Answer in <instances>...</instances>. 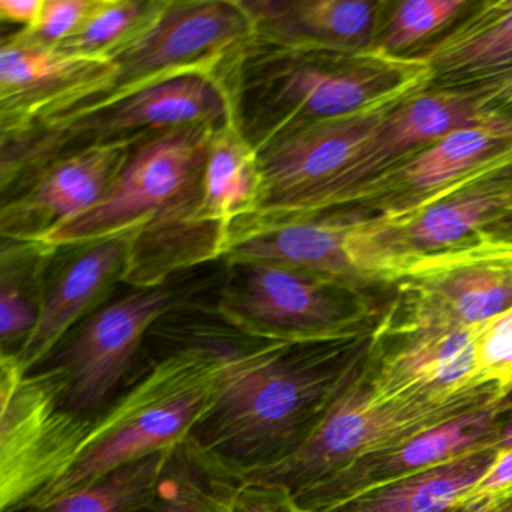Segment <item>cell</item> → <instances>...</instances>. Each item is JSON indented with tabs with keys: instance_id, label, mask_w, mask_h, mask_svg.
Here are the masks:
<instances>
[{
	"instance_id": "6da1fadb",
	"label": "cell",
	"mask_w": 512,
	"mask_h": 512,
	"mask_svg": "<svg viewBox=\"0 0 512 512\" xmlns=\"http://www.w3.org/2000/svg\"><path fill=\"white\" fill-rule=\"evenodd\" d=\"M217 131L188 125L137 143L106 199L41 244L76 247L134 232L122 286L139 289L220 262L229 232L202 214L206 164Z\"/></svg>"
},
{
	"instance_id": "7a4b0ae2",
	"label": "cell",
	"mask_w": 512,
	"mask_h": 512,
	"mask_svg": "<svg viewBox=\"0 0 512 512\" xmlns=\"http://www.w3.org/2000/svg\"><path fill=\"white\" fill-rule=\"evenodd\" d=\"M155 328L175 347L95 419L70 472L22 511L44 508L125 464L175 448L211 412L226 383L239 331L203 302L167 314Z\"/></svg>"
},
{
	"instance_id": "3957f363",
	"label": "cell",
	"mask_w": 512,
	"mask_h": 512,
	"mask_svg": "<svg viewBox=\"0 0 512 512\" xmlns=\"http://www.w3.org/2000/svg\"><path fill=\"white\" fill-rule=\"evenodd\" d=\"M364 340L292 344L239 332L223 391L191 437L242 476L280 463L361 364Z\"/></svg>"
},
{
	"instance_id": "277c9868",
	"label": "cell",
	"mask_w": 512,
	"mask_h": 512,
	"mask_svg": "<svg viewBox=\"0 0 512 512\" xmlns=\"http://www.w3.org/2000/svg\"><path fill=\"white\" fill-rule=\"evenodd\" d=\"M233 119L257 152L296 131L361 112L397 95L425 91L427 65L415 55L374 49L359 55L284 49L251 41L224 71Z\"/></svg>"
},
{
	"instance_id": "5b68a950",
	"label": "cell",
	"mask_w": 512,
	"mask_h": 512,
	"mask_svg": "<svg viewBox=\"0 0 512 512\" xmlns=\"http://www.w3.org/2000/svg\"><path fill=\"white\" fill-rule=\"evenodd\" d=\"M232 121V97L224 77H178L103 109L0 137V193H10L53 161L88 149L134 146L188 125L220 130Z\"/></svg>"
},
{
	"instance_id": "8992f818",
	"label": "cell",
	"mask_w": 512,
	"mask_h": 512,
	"mask_svg": "<svg viewBox=\"0 0 512 512\" xmlns=\"http://www.w3.org/2000/svg\"><path fill=\"white\" fill-rule=\"evenodd\" d=\"M382 286L394 302L371 340L473 326L512 307V227L394 263Z\"/></svg>"
},
{
	"instance_id": "52a82bcc",
	"label": "cell",
	"mask_w": 512,
	"mask_h": 512,
	"mask_svg": "<svg viewBox=\"0 0 512 512\" xmlns=\"http://www.w3.org/2000/svg\"><path fill=\"white\" fill-rule=\"evenodd\" d=\"M223 262L212 308L236 331L292 344L364 337L373 316L367 290L265 260Z\"/></svg>"
},
{
	"instance_id": "ba28073f",
	"label": "cell",
	"mask_w": 512,
	"mask_h": 512,
	"mask_svg": "<svg viewBox=\"0 0 512 512\" xmlns=\"http://www.w3.org/2000/svg\"><path fill=\"white\" fill-rule=\"evenodd\" d=\"M251 41L253 29L239 0H169L148 31L110 56L107 77L37 124L76 118L178 77H223Z\"/></svg>"
},
{
	"instance_id": "9c48e42d",
	"label": "cell",
	"mask_w": 512,
	"mask_h": 512,
	"mask_svg": "<svg viewBox=\"0 0 512 512\" xmlns=\"http://www.w3.org/2000/svg\"><path fill=\"white\" fill-rule=\"evenodd\" d=\"M359 365L304 445L280 463L245 473V484L275 485L295 496L367 458L395 451L425 431L502 403L475 400L445 406H374L368 395V368L361 370Z\"/></svg>"
},
{
	"instance_id": "30bf717a",
	"label": "cell",
	"mask_w": 512,
	"mask_h": 512,
	"mask_svg": "<svg viewBox=\"0 0 512 512\" xmlns=\"http://www.w3.org/2000/svg\"><path fill=\"white\" fill-rule=\"evenodd\" d=\"M56 368L25 374L14 353H0V512H19L70 472L95 419L64 406Z\"/></svg>"
},
{
	"instance_id": "8fae6325",
	"label": "cell",
	"mask_w": 512,
	"mask_h": 512,
	"mask_svg": "<svg viewBox=\"0 0 512 512\" xmlns=\"http://www.w3.org/2000/svg\"><path fill=\"white\" fill-rule=\"evenodd\" d=\"M208 287L205 281L176 277L161 286L128 287L86 317L40 365L62 374L64 406L77 415L97 419L152 328L167 314L200 302L197 295Z\"/></svg>"
},
{
	"instance_id": "7c38bea8",
	"label": "cell",
	"mask_w": 512,
	"mask_h": 512,
	"mask_svg": "<svg viewBox=\"0 0 512 512\" xmlns=\"http://www.w3.org/2000/svg\"><path fill=\"white\" fill-rule=\"evenodd\" d=\"M491 116L479 109L478 101L467 91L425 89L413 94L383 119L353 160L320 187L293 218L341 211L359 187L380 173L446 134L481 124Z\"/></svg>"
},
{
	"instance_id": "4fadbf2b",
	"label": "cell",
	"mask_w": 512,
	"mask_h": 512,
	"mask_svg": "<svg viewBox=\"0 0 512 512\" xmlns=\"http://www.w3.org/2000/svg\"><path fill=\"white\" fill-rule=\"evenodd\" d=\"M479 325L406 335L403 346L383 356L376 373L368 368L374 406H445L461 401H499L476 379Z\"/></svg>"
},
{
	"instance_id": "5bb4252c",
	"label": "cell",
	"mask_w": 512,
	"mask_h": 512,
	"mask_svg": "<svg viewBox=\"0 0 512 512\" xmlns=\"http://www.w3.org/2000/svg\"><path fill=\"white\" fill-rule=\"evenodd\" d=\"M131 145L101 146L53 161L2 196V241L43 242L106 199Z\"/></svg>"
},
{
	"instance_id": "9a60e30c",
	"label": "cell",
	"mask_w": 512,
	"mask_h": 512,
	"mask_svg": "<svg viewBox=\"0 0 512 512\" xmlns=\"http://www.w3.org/2000/svg\"><path fill=\"white\" fill-rule=\"evenodd\" d=\"M134 232L91 244L56 248L47 269L40 317L14 353L23 373L37 370L64 338L112 298L122 284Z\"/></svg>"
},
{
	"instance_id": "2e32d148",
	"label": "cell",
	"mask_w": 512,
	"mask_h": 512,
	"mask_svg": "<svg viewBox=\"0 0 512 512\" xmlns=\"http://www.w3.org/2000/svg\"><path fill=\"white\" fill-rule=\"evenodd\" d=\"M512 148V116L460 128L359 187L338 212L404 211L445 193L473 170Z\"/></svg>"
},
{
	"instance_id": "e0dca14e",
	"label": "cell",
	"mask_w": 512,
	"mask_h": 512,
	"mask_svg": "<svg viewBox=\"0 0 512 512\" xmlns=\"http://www.w3.org/2000/svg\"><path fill=\"white\" fill-rule=\"evenodd\" d=\"M109 59L43 46L22 32L0 44V137L22 133L91 91L110 73Z\"/></svg>"
},
{
	"instance_id": "ac0fdd59",
	"label": "cell",
	"mask_w": 512,
	"mask_h": 512,
	"mask_svg": "<svg viewBox=\"0 0 512 512\" xmlns=\"http://www.w3.org/2000/svg\"><path fill=\"white\" fill-rule=\"evenodd\" d=\"M253 40L284 49L359 55L376 49L389 2L239 0Z\"/></svg>"
},
{
	"instance_id": "d6986e66",
	"label": "cell",
	"mask_w": 512,
	"mask_h": 512,
	"mask_svg": "<svg viewBox=\"0 0 512 512\" xmlns=\"http://www.w3.org/2000/svg\"><path fill=\"white\" fill-rule=\"evenodd\" d=\"M415 56L430 70L428 89L464 91L512 73V0L472 5Z\"/></svg>"
},
{
	"instance_id": "ffe728a7",
	"label": "cell",
	"mask_w": 512,
	"mask_h": 512,
	"mask_svg": "<svg viewBox=\"0 0 512 512\" xmlns=\"http://www.w3.org/2000/svg\"><path fill=\"white\" fill-rule=\"evenodd\" d=\"M496 451L467 455L436 469L398 479L355 499L331 503L313 512H449L479 481Z\"/></svg>"
},
{
	"instance_id": "44dd1931",
	"label": "cell",
	"mask_w": 512,
	"mask_h": 512,
	"mask_svg": "<svg viewBox=\"0 0 512 512\" xmlns=\"http://www.w3.org/2000/svg\"><path fill=\"white\" fill-rule=\"evenodd\" d=\"M242 475L193 437L170 452L154 500L140 512H232Z\"/></svg>"
},
{
	"instance_id": "7402d4cb",
	"label": "cell",
	"mask_w": 512,
	"mask_h": 512,
	"mask_svg": "<svg viewBox=\"0 0 512 512\" xmlns=\"http://www.w3.org/2000/svg\"><path fill=\"white\" fill-rule=\"evenodd\" d=\"M262 191L259 152L244 139L235 119L214 134L203 184L202 214L230 233L256 214Z\"/></svg>"
},
{
	"instance_id": "603a6c76",
	"label": "cell",
	"mask_w": 512,
	"mask_h": 512,
	"mask_svg": "<svg viewBox=\"0 0 512 512\" xmlns=\"http://www.w3.org/2000/svg\"><path fill=\"white\" fill-rule=\"evenodd\" d=\"M56 248L41 242L2 241L0 353H17L40 317L44 281Z\"/></svg>"
},
{
	"instance_id": "cb8c5ba5",
	"label": "cell",
	"mask_w": 512,
	"mask_h": 512,
	"mask_svg": "<svg viewBox=\"0 0 512 512\" xmlns=\"http://www.w3.org/2000/svg\"><path fill=\"white\" fill-rule=\"evenodd\" d=\"M170 452H155L113 470L85 490L40 509L20 512H140L151 505Z\"/></svg>"
},
{
	"instance_id": "d4e9b609",
	"label": "cell",
	"mask_w": 512,
	"mask_h": 512,
	"mask_svg": "<svg viewBox=\"0 0 512 512\" xmlns=\"http://www.w3.org/2000/svg\"><path fill=\"white\" fill-rule=\"evenodd\" d=\"M169 0H95L79 31L56 49L83 58L109 59L148 31Z\"/></svg>"
},
{
	"instance_id": "484cf974",
	"label": "cell",
	"mask_w": 512,
	"mask_h": 512,
	"mask_svg": "<svg viewBox=\"0 0 512 512\" xmlns=\"http://www.w3.org/2000/svg\"><path fill=\"white\" fill-rule=\"evenodd\" d=\"M470 5L467 0H406L391 4L376 49L392 56H407V50L445 31Z\"/></svg>"
},
{
	"instance_id": "4316f807",
	"label": "cell",
	"mask_w": 512,
	"mask_h": 512,
	"mask_svg": "<svg viewBox=\"0 0 512 512\" xmlns=\"http://www.w3.org/2000/svg\"><path fill=\"white\" fill-rule=\"evenodd\" d=\"M476 379L482 388L493 389L499 401L512 394V307L479 325Z\"/></svg>"
},
{
	"instance_id": "83f0119b",
	"label": "cell",
	"mask_w": 512,
	"mask_h": 512,
	"mask_svg": "<svg viewBox=\"0 0 512 512\" xmlns=\"http://www.w3.org/2000/svg\"><path fill=\"white\" fill-rule=\"evenodd\" d=\"M95 0H46L37 25L19 31L47 47H59L73 37L94 8Z\"/></svg>"
},
{
	"instance_id": "f1b7e54d",
	"label": "cell",
	"mask_w": 512,
	"mask_h": 512,
	"mask_svg": "<svg viewBox=\"0 0 512 512\" xmlns=\"http://www.w3.org/2000/svg\"><path fill=\"white\" fill-rule=\"evenodd\" d=\"M512 497V448L500 449L481 479L461 497L460 508L496 505Z\"/></svg>"
},
{
	"instance_id": "f546056e",
	"label": "cell",
	"mask_w": 512,
	"mask_h": 512,
	"mask_svg": "<svg viewBox=\"0 0 512 512\" xmlns=\"http://www.w3.org/2000/svg\"><path fill=\"white\" fill-rule=\"evenodd\" d=\"M232 512H304L289 490L275 485L242 484Z\"/></svg>"
},
{
	"instance_id": "4dcf8cb0",
	"label": "cell",
	"mask_w": 512,
	"mask_h": 512,
	"mask_svg": "<svg viewBox=\"0 0 512 512\" xmlns=\"http://www.w3.org/2000/svg\"><path fill=\"white\" fill-rule=\"evenodd\" d=\"M464 91L476 98L479 109L487 115L512 116V73Z\"/></svg>"
},
{
	"instance_id": "1f68e13d",
	"label": "cell",
	"mask_w": 512,
	"mask_h": 512,
	"mask_svg": "<svg viewBox=\"0 0 512 512\" xmlns=\"http://www.w3.org/2000/svg\"><path fill=\"white\" fill-rule=\"evenodd\" d=\"M46 0H0V19L7 25L28 31L37 25Z\"/></svg>"
},
{
	"instance_id": "d6a6232c",
	"label": "cell",
	"mask_w": 512,
	"mask_h": 512,
	"mask_svg": "<svg viewBox=\"0 0 512 512\" xmlns=\"http://www.w3.org/2000/svg\"><path fill=\"white\" fill-rule=\"evenodd\" d=\"M497 448H499V451L500 449L512 448V407L508 419L500 425L499 437H497Z\"/></svg>"
},
{
	"instance_id": "836d02e7",
	"label": "cell",
	"mask_w": 512,
	"mask_h": 512,
	"mask_svg": "<svg viewBox=\"0 0 512 512\" xmlns=\"http://www.w3.org/2000/svg\"><path fill=\"white\" fill-rule=\"evenodd\" d=\"M470 508H472V506H470ZM476 508L479 509V512H512V497L511 499L496 503V505H476Z\"/></svg>"
}]
</instances>
